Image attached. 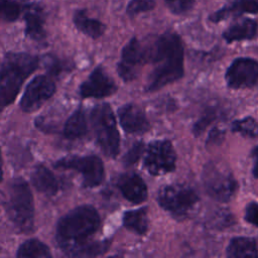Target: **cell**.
Returning a JSON list of instances; mask_svg holds the SVG:
<instances>
[{
	"mask_svg": "<svg viewBox=\"0 0 258 258\" xmlns=\"http://www.w3.org/2000/svg\"><path fill=\"white\" fill-rule=\"evenodd\" d=\"M149 60L154 68L149 76L147 91L163 88L183 77V44L180 36L172 31L159 35L150 44Z\"/></svg>",
	"mask_w": 258,
	"mask_h": 258,
	"instance_id": "1",
	"label": "cell"
},
{
	"mask_svg": "<svg viewBox=\"0 0 258 258\" xmlns=\"http://www.w3.org/2000/svg\"><path fill=\"white\" fill-rule=\"evenodd\" d=\"M38 63V57L25 52H8L0 57V111L15 100L23 82Z\"/></svg>",
	"mask_w": 258,
	"mask_h": 258,
	"instance_id": "2",
	"label": "cell"
},
{
	"mask_svg": "<svg viewBox=\"0 0 258 258\" xmlns=\"http://www.w3.org/2000/svg\"><path fill=\"white\" fill-rule=\"evenodd\" d=\"M100 227V216L92 206H81L63 216L56 227L59 246L68 253L83 245Z\"/></svg>",
	"mask_w": 258,
	"mask_h": 258,
	"instance_id": "3",
	"label": "cell"
},
{
	"mask_svg": "<svg viewBox=\"0 0 258 258\" xmlns=\"http://www.w3.org/2000/svg\"><path fill=\"white\" fill-rule=\"evenodd\" d=\"M8 214L19 231L28 233L33 228L34 209L29 186L22 178L12 181L9 188Z\"/></svg>",
	"mask_w": 258,
	"mask_h": 258,
	"instance_id": "4",
	"label": "cell"
},
{
	"mask_svg": "<svg viewBox=\"0 0 258 258\" xmlns=\"http://www.w3.org/2000/svg\"><path fill=\"white\" fill-rule=\"evenodd\" d=\"M157 201L159 206L173 218L181 220L189 216L200 199L191 186L185 183H173L159 189Z\"/></svg>",
	"mask_w": 258,
	"mask_h": 258,
	"instance_id": "5",
	"label": "cell"
},
{
	"mask_svg": "<svg viewBox=\"0 0 258 258\" xmlns=\"http://www.w3.org/2000/svg\"><path fill=\"white\" fill-rule=\"evenodd\" d=\"M202 179L207 194L221 203H228L232 200L238 187L231 170L217 161H210L206 164Z\"/></svg>",
	"mask_w": 258,
	"mask_h": 258,
	"instance_id": "6",
	"label": "cell"
},
{
	"mask_svg": "<svg viewBox=\"0 0 258 258\" xmlns=\"http://www.w3.org/2000/svg\"><path fill=\"white\" fill-rule=\"evenodd\" d=\"M92 122L97 141L102 150L108 156H116L119 152L120 137L115 116L109 104L95 107L92 112Z\"/></svg>",
	"mask_w": 258,
	"mask_h": 258,
	"instance_id": "7",
	"label": "cell"
},
{
	"mask_svg": "<svg viewBox=\"0 0 258 258\" xmlns=\"http://www.w3.org/2000/svg\"><path fill=\"white\" fill-rule=\"evenodd\" d=\"M176 154L168 140L151 142L146 150L144 166L152 175H161L171 172L175 168Z\"/></svg>",
	"mask_w": 258,
	"mask_h": 258,
	"instance_id": "8",
	"label": "cell"
},
{
	"mask_svg": "<svg viewBox=\"0 0 258 258\" xmlns=\"http://www.w3.org/2000/svg\"><path fill=\"white\" fill-rule=\"evenodd\" d=\"M54 166L79 171L83 176L85 186H97L104 178V164L99 157L94 155L66 157L56 161Z\"/></svg>",
	"mask_w": 258,
	"mask_h": 258,
	"instance_id": "9",
	"label": "cell"
},
{
	"mask_svg": "<svg viewBox=\"0 0 258 258\" xmlns=\"http://www.w3.org/2000/svg\"><path fill=\"white\" fill-rule=\"evenodd\" d=\"M150 45L143 44L136 37H132L123 47L121 60L117 70L124 81H131L136 78L138 68L149 61Z\"/></svg>",
	"mask_w": 258,
	"mask_h": 258,
	"instance_id": "10",
	"label": "cell"
},
{
	"mask_svg": "<svg viewBox=\"0 0 258 258\" xmlns=\"http://www.w3.org/2000/svg\"><path fill=\"white\" fill-rule=\"evenodd\" d=\"M225 79L232 89L252 88L258 84V61L250 57H238L228 68Z\"/></svg>",
	"mask_w": 258,
	"mask_h": 258,
	"instance_id": "11",
	"label": "cell"
},
{
	"mask_svg": "<svg viewBox=\"0 0 258 258\" xmlns=\"http://www.w3.org/2000/svg\"><path fill=\"white\" fill-rule=\"evenodd\" d=\"M55 85L47 76L35 77L26 87L21 101L20 107L25 112H33L37 110L44 102H46L54 93Z\"/></svg>",
	"mask_w": 258,
	"mask_h": 258,
	"instance_id": "12",
	"label": "cell"
},
{
	"mask_svg": "<svg viewBox=\"0 0 258 258\" xmlns=\"http://www.w3.org/2000/svg\"><path fill=\"white\" fill-rule=\"evenodd\" d=\"M116 90L117 86L114 81L102 67H97L81 85L80 94L84 98H104L111 96Z\"/></svg>",
	"mask_w": 258,
	"mask_h": 258,
	"instance_id": "13",
	"label": "cell"
},
{
	"mask_svg": "<svg viewBox=\"0 0 258 258\" xmlns=\"http://www.w3.org/2000/svg\"><path fill=\"white\" fill-rule=\"evenodd\" d=\"M121 127L128 133H144L149 128V122L143 110L134 104L122 106L118 111Z\"/></svg>",
	"mask_w": 258,
	"mask_h": 258,
	"instance_id": "14",
	"label": "cell"
},
{
	"mask_svg": "<svg viewBox=\"0 0 258 258\" xmlns=\"http://www.w3.org/2000/svg\"><path fill=\"white\" fill-rule=\"evenodd\" d=\"M25 34L34 41H42L45 38L44 15L37 4H29L24 7Z\"/></svg>",
	"mask_w": 258,
	"mask_h": 258,
	"instance_id": "15",
	"label": "cell"
},
{
	"mask_svg": "<svg viewBox=\"0 0 258 258\" xmlns=\"http://www.w3.org/2000/svg\"><path fill=\"white\" fill-rule=\"evenodd\" d=\"M118 187L129 202L140 204L147 198V187L143 179L135 173L122 175L118 180Z\"/></svg>",
	"mask_w": 258,
	"mask_h": 258,
	"instance_id": "16",
	"label": "cell"
},
{
	"mask_svg": "<svg viewBox=\"0 0 258 258\" xmlns=\"http://www.w3.org/2000/svg\"><path fill=\"white\" fill-rule=\"evenodd\" d=\"M244 13H258V0H234L229 5L213 12L209 16V20L217 23L229 17H240Z\"/></svg>",
	"mask_w": 258,
	"mask_h": 258,
	"instance_id": "17",
	"label": "cell"
},
{
	"mask_svg": "<svg viewBox=\"0 0 258 258\" xmlns=\"http://www.w3.org/2000/svg\"><path fill=\"white\" fill-rule=\"evenodd\" d=\"M257 34V22L254 19L244 17L232 23L224 32L223 38L228 42L253 39Z\"/></svg>",
	"mask_w": 258,
	"mask_h": 258,
	"instance_id": "18",
	"label": "cell"
},
{
	"mask_svg": "<svg viewBox=\"0 0 258 258\" xmlns=\"http://www.w3.org/2000/svg\"><path fill=\"white\" fill-rule=\"evenodd\" d=\"M73 22L81 32L95 39L102 36L106 29L102 21L96 18L89 17L87 11L83 9L75 11L73 16Z\"/></svg>",
	"mask_w": 258,
	"mask_h": 258,
	"instance_id": "19",
	"label": "cell"
},
{
	"mask_svg": "<svg viewBox=\"0 0 258 258\" xmlns=\"http://www.w3.org/2000/svg\"><path fill=\"white\" fill-rule=\"evenodd\" d=\"M30 179L34 187L40 192L52 196L57 191V180L53 173L44 165H37L33 169Z\"/></svg>",
	"mask_w": 258,
	"mask_h": 258,
	"instance_id": "20",
	"label": "cell"
},
{
	"mask_svg": "<svg viewBox=\"0 0 258 258\" xmlns=\"http://www.w3.org/2000/svg\"><path fill=\"white\" fill-rule=\"evenodd\" d=\"M226 252L227 256L231 258L258 256V248L256 241L248 237H236L231 239Z\"/></svg>",
	"mask_w": 258,
	"mask_h": 258,
	"instance_id": "21",
	"label": "cell"
},
{
	"mask_svg": "<svg viewBox=\"0 0 258 258\" xmlns=\"http://www.w3.org/2000/svg\"><path fill=\"white\" fill-rule=\"evenodd\" d=\"M123 223L125 228L138 234L143 235L148 229V217L145 208L128 211L124 214Z\"/></svg>",
	"mask_w": 258,
	"mask_h": 258,
	"instance_id": "22",
	"label": "cell"
},
{
	"mask_svg": "<svg viewBox=\"0 0 258 258\" xmlns=\"http://www.w3.org/2000/svg\"><path fill=\"white\" fill-rule=\"evenodd\" d=\"M87 120L82 109L76 110L64 124L63 134L67 138H80L87 132Z\"/></svg>",
	"mask_w": 258,
	"mask_h": 258,
	"instance_id": "23",
	"label": "cell"
},
{
	"mask_svg": "<svg viewBox=\"0 0 258 258\" xmlns=\"http://www.w3.org/2000/svg\"><path fill=\"white\" fill-rule=\"evenodd\" d=\"M48 247L36 239H30L20 245L17 251V257L21 258H45L50 257Z\"/></svg>",
	"mask_w": 258,
	"mask_h": 258,
	"instance_id": "24",
	"label": "cell"
},
{
	"mask_svg": "<svg viewBox=\"0 0 258 258\" xmlns=\"http://www.w3.org/2000/svg\"><path fill=\"white\" fill-rule=\"evenodd\" d=\"M109 247L108 241H101V242H94L83 245H80L73 250H71L68 254L71 256H97L101 255L107 251Z\"/></svg>",
	"mask_w": 258,
	"mask_h": 258,
	"instance_id": "25",
	"label": "cell"
},
{
	"mask_svg": "<svg viewBox=\"0 0 258 258\" xmlns=\"http://www.w3.org/2000/svg\"><path fill=\"white\" fill-rule=\"evenodd\" d=\"M231 129L233 132H238L243 136L250 138H255L258 136V123L252 117H246L234 121Z\"/></svg>",
	"mask_w": 258,
	"mask_h": 258,
	"instance_id": "26",
	"label": "cell"
},
{
	"mask_svg": "<svg viewBox=\"0 0 258 258\" xmlns=\"http://www.w3.org/2000/svg\"><path fill=\"white\" fill-rule=\"evenodd\" d=\"M21 10V5L15 0H0V21H15Z\"/></svg>",
	"mask_w": 258,
	"mask_h": 258,
	"instance_id": "27",
	"label": "cell"
},
{
	"mask_svg": "<svg viewBox=\"0 0 258 258\" xmlns=\"http://www.w3.org/2000/svg\"><path fill=\"white\" fill-rule=\"evenodd\" d=\"M155 5V0H130L126 7V14L129 17H135L140 13L154 9Z\"/></svg>",
	"mask_w": 258,
	"mask_h": 258,
	"instance_id": "28",
	"label": "cell"
},
{
	"mask_svg": "<svg viewBox=\"0 0 258 258\" xmlns=\"http://www.w3.org/2000/svg\"><path fill=\"white\" fill-rule=\"evenodd\" d=\"M166 6L173 14H184L188 12L195 3V0H164Z\"/></svg>",
	"mask_w": 258,
	"mask_h": 258,
	"instance_id": "29",
	"label": "cell"
},
{
	"mask_svg": "<svg viewBox=\"0 0 258 258\" xmlns=\"http://www.w3.org/2000/svg\"><path fill=\"white\" fill-rule=\"evenodd\" d=\"M143 150H144V145L142 142H137L133 144L132 147L124 156V163L126 165H132L135 162H137L138 159L141 157Z\"/></svg>",
	"mask_w": 258,
	"mask_h": 258,
	"instance_id": "30",
	"label": "cell"
},
{
	"mask_svg": "<svg viewBox=\"0 0 258 258\" xmlns=\"http://www.w3.org/2000/svg\"><path fill=\"white\" fill-rule=\"evenodd\" d=\"M215 117H216V111L209 110L208 112H206L192 127V132L195 133V135L199 136L201 133H203V131L215 119Z\"/></svg>",
	"mask_w": 258,
	"mask_h": 258,
	"instance_id": "31",
	"label": "cell"
},
{
	"mask_svg": "<svg viewBox=\"0 0 258 258\" xmlns=\"http://www.w3.org/2000/svg\"><path fill=\"white\" fill-rule=\"evenodd\" d=\"M245 220L249 224L258 227V203L251 202L247 205L245 210Z\"/></svg>",
	"mask_w": 258,
	"mask_h": 258,
	"instance_id": "32",
	"label": "cell"
},
{
	"mask_svg": "<svg viewBox=\"0 0 258 258\" xmlns=\"http://www.w3.org/2000/svg\"><path fill=\"white\" fill-rule=\"evenodd\" d=\"M45 63H46V68L50 74H54V75L58 74L63 69V64H61V62L58 59H56L52 56H48Z\"/></svg>",
	"mask_w": 258,
	"mask_h": 258,
	"instance_id": "33",
	"label": "cell"
},
{
	"mask_svg": "<svg viewBox=\"0 0 258 258\" xmlns=\"http://www.w3.org/2000/svg\"><path fill=\"white\" fill-rule=\"evenodd\" d=\"M224 138V131L214 128L212 130V132L209 135V139H208V143H219L220 141H222Z\"/></svg>",
	"mask_w": 258,
	"mask_h": 258,
	"instance_id": "34",
	"label": "cell"
},
{
	"mask_svg": "<svg viewBox=\"0 0 258 258\" xmlns=\"http://www.w3.org/2000/svg\"><path fill=\"white\" fill-rule=\"evenodd\" d=\"M252 158H253V175L256 179H258V146H256L252 150Z\"/></svg>",
	"mask_w": 258,
	"mask_h": 258,
	"instance_id": "35",
	"label": "cell"
},
{
	"mask_svg": "<svg viewBox=\"0 0 258 258\" xmlns=\"http://www.w3.org/2000/svg\"><path fill=\"white\" fill-rule=\"evenodd\" d=\"M2 176V161H1V154H0V179Z\"/></svg>",
	"mask_w": 258,
	"mask_h": 258,
	"instance_id": "36",
	"label": "cell"
}]
</instances>
